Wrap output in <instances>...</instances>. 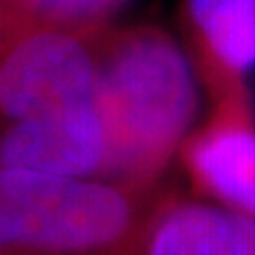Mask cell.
<instances>
[{
	"instance_id": "cell-1",
	"label": "cell",
	"mask_w": 255,
	"mask_h": 255,
	"mask_svg": "<svg viewBox=\"0 0 255 255\" xmlns=\"http://www.w3.org/2000/svg\"><path fill=\"white\" fill-rule=\"evenodd\" d=\"M92 104L109 144L107 180L151 191L196 132L203 92L191 57L165 28L107 26Z\"/></svg>"
},
{
	"instance_id": "cell-2",
	"label": "cell",
	"mask_w": 255,
	"mask_h": 255,
	"mask_svg": "<svg viewBox=\"0 0 255 255\" xmlns=\"http://www.w3.org/2000/svg\"><path fill=\"white\" fill-rule=\"evenodd\" d=\"M149 203L114 180L0 168V255H119Z\"/></svg>"
},
{
	"instance_id": "cell-3",
	"label": "cell",
	"mask_w": 255,
	"mask_h": 255,
	"mask_svg": "<svg viewBox=\"0 0 255 255\" xmlns=\"http://www.w3.org/2000/svg\"><path fill=\"white\" fill-rule=\"evenodd\" d=\"M97 36L55 26L0 28V126L92 104Z\"/></svg>"
},
{
	"instance_id": "cell-4",
	"label": "cell",
	"mask_w": 255,
	"mask_h": 255,
	"mask_svg": "<svg viewBox=\"0 0 255 255\" xmlns=\"http://www.w3.org/2000/svg\"><path fill=\"white\" fill-rule=\"evenodd\" d=\"M0 168L107 180L109 144L95 104L0 126Z\"/></svg>"
},
{
	"instance_id": "cell-5",
	"label": "cell",
	"mask_w": 255,
	"mask_h": 255,
	"mask_svg": "<svg viewBox=\"0 0 255 255\" xmlns=\"http://www.w3.org/2000/svg\"><path fill=\"white\" fill-rule=\"evenodd\" d=\"M119 255H255V218L218 201L151 199Z\"/></svg>"
},
{
	"instance_id": "cell-6",
	"label": "cell",
	"mask_w": 255,
	"mask_h": 255,
	"mask_svg": "<svg viewBox=\"0 0 255 255\" xmlns=\"http://www.w3.org/2000/svg\"><path fill=\"white\" fill-rule=\"evenodd\" d=\"M180 158L196 189L255 218L253 128L239 121H215L184 142Z\"/></svg>"
},
{
	"instance_id": "cell-7",
	"label": "cell",
	"mask_w": 255,
	"mask_h": 255,
	"mask_svg": "<svg viewBox=\"0 0 255 255\" xmlns=\"http://www.w3.org/2000/svg\"><path fill=\"white\" fill-rule=\"evenodd\" d=\"M203 55L225 73L255 69V0H187Z\"/></svg>"
},
{
	"instance_id": "cell-8",
	"label": "cell",
	"mask_w": 255,
	"mask_h": 255,
	"mask_svg": "<svg viewBox=\"0 0 255 255\" xmlns=\"http://www.w3.org/2000/svg\"><path fill=\"white\" fill-rule=\"evenodd\" d=\"M128 0H0V28L55 26L95 33Z\"/></svg>"
}]
</instances>
